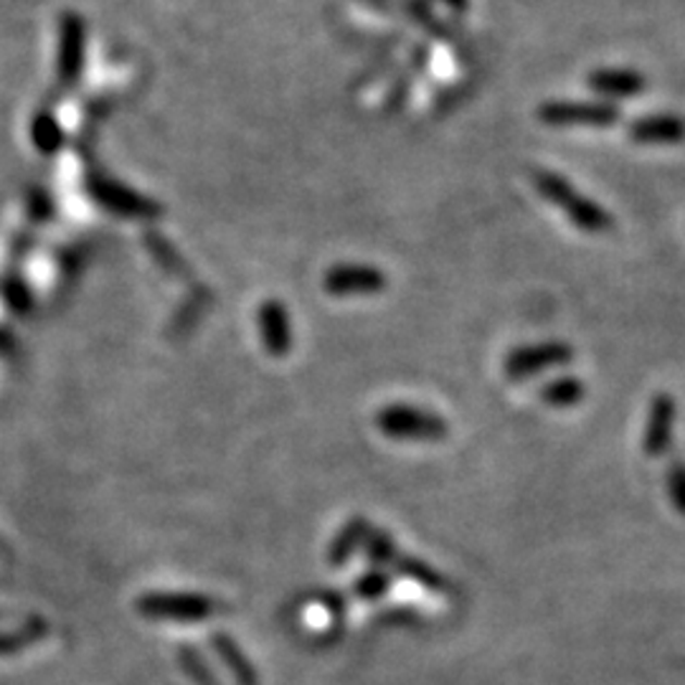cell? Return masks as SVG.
<instances>
[{"instance_id":"obj_11","label":"cell","mask_w":685,"mask_h":685,"mask_svg":"<svg viewBox=\"0 0 685 685\" xmlns=\"http://www.w3.org/2000/svg\"><path fill=\"white\" fill-rule=\"evenodd\" d=\"M211 647L236 685H259V673L254 662L249 660V655L241 650V645L236 643L228 632H213Z\"/></svg>"},{"instance_id":"obj_6","label":"cell","mask_w":685,"mask_h":685,"mask_svg":"<svg viewBox=\"0 0 685 685\" xmlns=\"http://www.w3.org/2000/svg\"><path fill=\"white\" fill-rule=\"evenodd\" d=\"M571 358H574V350L566 342L561 340H546L536 342V346H523L515 348L513 353L506 358L502 369H506V376L513 381H525L531 376H538L546 369H559V365H566Z\"/></svg>"},{"instance_id":"obj_17","label":"cell","mask_w":685,"mask_h":685,"mask_svg":"<svg viewBox=\"0 0 685 685\" xmlns=\"http://www.w3.org/2000/svg\"><path fill=\"white\" fill-rule=\"evenodd\" d=\"M584 396H586V386H584V381L576 376L553 378L540 388V399H544V403H548V407H556V409L576 407V403L584 401Z\"/></svg>"},{"instance_id":"obj_8","label":"cell","mask_w":685,"mask_h":685,"mask_svg":"<svg viewBox=\"0 0 685 685\" xmlns=\"http://www.w3.org/2000/svg\"><path fill=\"white\" fill-rule=\"evenodd\" d=\"M323 287L333 297H365L386 289L384 272L369 264H335L325 272Z\"/></svg>"},{"instance_id":"obj_4","label":"cell","mask_w":685,"mask_h":685,"mask_svg":"<svg viewBox=\"0 0 685 685\" xmlns=\"http://www.w3.org/2000/svg\"><path fill=\"white\" fill-rule=\"evenodd\" d=\"M87 194L102 205L104 211L117 213L127 219H160L163 216V205L152 201L148 196H140L137 190L122 186V183L107 178V175L91 173L87 178Z\"/></svg>"},{"instance_id":"obj_21","label":"cell","mask_w":685,"mask_h":685,"mask_svg":"<svg viewBox=\"0 0 685 685\" xmlns=\"http://www.w3.org/2000/svg\"><path fill=\"white\" fill-rule=\"evenodd\" d=\"M388 586H391V574H388L386 569H369L363 576L356 578L353 584V591L358 599L363 601H376L384 597V594L388 591Z\"/></svg>"},{"instance_id":"obj_10","label":"cell","mask_w":685,"mask_h":685,"mask_svg":"<svg viewBox=\"0 0 685 685\" xmlns=\"http://www.w3.org/2000/svg\"><path fill=\"white\" fill-rule=\"evenodd\" d=\"M673 422H675V401L670 399L668 394L655 396V399L650 401V411H647L645 437H643V447L647 454L660 457L668 452Z\"/></svg>"},{"instance_id":"obj_25","label":"cell","mask_w":685,"mask_h":685,"mask_svg":"<svg viewBox=\"0 0 685 685\" xmlns=\"http://www.w3.org/2000/svg\"><path fill=\"white\" fill-rule=\"evenodd\" d=\"M26 203H28L30 219L34 221H51L53 219V201L43 188H38V186L30 188Z\"/></svg>"},{"instance_id":"obj_14","label":"cell","mask_w":685,"mask_h":685,"mask_svg":"<svg viewBox=\"0 0 685 685\" xmlns=\"http://www.w3.org/2000/svg\"><path fill=\"white\" fill-rule=\"evenodd\" d=\"M391 566H394V574L407 578V582H414L416 586H422V589L432 591V594H447L449 589H452L447 578L441 576L437 569L429 566V563L422 561V559H414V556H401L399 553Z\"/></svg>"},{"instance_id":"obj_12","label":"cell","mask_w":685,"mask_h":685,"mask_svg":"<svg viewBox=\"0 0 685 685\" xmlns=\"http://www.w3.org/2000/svg\"><path fill=\"white\" fill-rule=\"evenodd\" d=\"M630 137L647 145H665L685 140V120L675 114H650L630 125Z\"/></svg>"},{"instance_id":"obj_24","label":"cell","mask_w":685,"mask_h":685,"mask_svg":"<svg viewBox=\"0 0 685 685\" xmlns=\"http://www.w3.org/2000/svg\"><path fill=\"white\" fill-rule=\"evenodd\" d=\"M665 485H668V495H670V500H673V506L685 515V462L670 464Z\"/></svg>"},{"instance_id":"obj_1","label":"cell","mask_w":685,"mask_h":685,"mask_svg":"<svg viewBox=\"0 0 685 685\" xmlns=\"http://www.w3.org/2000/svg\"><path fill=\"white\" fill-rule=\"evenodd\" d=\"M536 180V190L546 198L548 203L559 205L566 216L586 234H605L612 228V216L601 209L599 203L589 201V198L578 194L566 178H561L559 173L551 171H536L533 173Z\"/></svg>"},{"instance_id":"obj_16","label":"cell","mask_w":685,"mask_h":685,"mask_svg":"<svg viewBox=\"0 0 685 685\" xmlns=\"http://www.w3.org/2000/svg\"><path fill=\"white\" fill-rule=\"evenodd\" d=\"M30 140H34L36 150L41 155H53L64 148V129H61V122L53 117L51 112H36V117L30 120Z\"/></svg>"},{"instance_id":"obj_2","label":"cell","mask_w":685,"mask_h":685,"mask_svg":"<svg viewBox=\"0 0 685 685\" xmlns=\"http://www.w3.org/2000/svg\"><path fill=\"white\" fill-rule=\"evenodd\" d=\"M137 614L152 622H180L196 624L209 622L224 605L209 594L198 591H148L135 601Z\"/></svg>"},{"instance_id":"obj_7","label":"cell","mask_w":685,"mask_h":685,"mask_svg":"<svg viewBox=\"0 0 685 685\" xmlns=\"http://www.w3.org/2000/svg\"><path fill=\"white\" fill-rule=\"evenodd\" d=\"M538 120L553 127H609L620 120V110L607 102H544L538 107Z\"/></svg>"},{"instance_id":"obj_20","label":"cell","mask_w":685,"mask_h":685,"mask_svg":"<svg viewBox=\"0 0 685 685\" xmlns=\"http://www.w3.org/2000/svg\"><path fill=\"white\" fill-rule=\"evenodd\" d=\"M46 632H49V624H46L43 620H38V616H34V620L21 624L18 630L8 632V635H0V655L15 652V650H21V647H28V645H36L38 639L46 637Z\"/></svg>"},{"instance_id":"obj_18","label":"cell","mask_w":685,"mask_h":685,"mask_svg":"<svg viewBox=\"0 0 685 685\" xmlns=\"http://www.w3.org/2000/svg\"><path fill=\"white\" fill-rule=\"evenodd\" d=\"M178 665L194 685H224L219 681V675L213 673L209 662L203 660V655L198 652L194 645H180L178 647Z\"/></svg>"},{"instance_id":"obj_15","label":"cell","mask_w":685,"mask_h":685,"mask_svg":"<svg viewBox=\"0 0 685 685\" xmlns=\"http://www.w3.org/2000/svg\"><path fill=\"white\" fill-rule=\"evenodd\" d=\"M589 87L605 97H635L645 89V79L637 72L599 68V72L589 74Z\"/></svg>"},{"instance_id":"obj_9","label":"cell","mask_w":685,"mask_h":685,"mask_svg":"<svg viewBox=\"0 0 685 685\" xmlns=\"http://www.w3.org/2000/svg\"><path fill=\"white\" fill-rule=\"evenodd\" d=\"M259 338L272 358H285L292 350V320L279 300H264L259 304Z\"/></svg>"},{"instance_id":"obj_13","label":"cell","mask_w":685,"mask_h":685,"mask_svg":"<svg viewBox=\"0 0 685 685\" xmlns=\"http://www.w3.org/2000/svg\"><path fill=\"white\" fill-rule=\"evenodd\" d=\"M369 528L371 523L365 521L363 515L350 518V521L338 531V536L331 540V546H327V563L335 569L346 566V563L356 556L358 548L363 546Z\"/></svg>"},{"instance_id":"obj_23","label":"cell","mask_w":685,"mask_h":685,"mask_svg":"<svg viewBox=\"0 0 685 685\" xmlns=\"http://www.w3.org/2000/svg\"><path fill=\"white\" fill-rule=\"evenodd\" d=\"M145 241H148V247H150V251H152V257H155L160 264L167 266V270H171V272L186 274V270H183L180 257L175 254L173 247H171V244H167L165 239H160L158 234H148V236H145Z\"/></svg>"},{"instance_id":"obj_5","label":"cell","mask_w":685,"mask_h":685,"mask_svg":"<svg viewBox=\"0 0 685 685\" xmlns=\"http://www.w3.org/2000/svg\"><path fill=\"white\" fill-rule=\"evenodd\" d=\"M84 57H87V23L74 11L61 13L57 49V72L61 84L72 87L79 79L84 72Z\"/></svg>"},{"instance_id":"obj_3","label":"cell","mask_w":685,"mask_h":685,"mask_svg":"<svg viewBox=\"0 0 685 685\" xmlns=\"http://www.w3.org/2000/svg\"><path fill=\"white\" fill-rule=\"evenodd\" d=\"M378 432L399 441H441L449 437V426L439 414L411 403H386L376 414Z\"/></svg>"},{"instance_id":"obj_19","label":"cell","mask_w":685,"mask_h":685,"mask_svg":"<svg viewBox=\"0 0 685 685\" xmlns=\"http://www.w3.org/2000/svg\"><path fill=\"white\" fill-rule=\"evenodd\" d=\"M365 556H369L371 563L376 569H384V566H391V563L396 561V556H399V548H396V540L388 536L386 531L376 528V525H371L369 533H365Z\"/></svg>"},{"instance_id":"obj_22","label":"cell","mask_w":685,"mask_h":685,"mask_svg":"<svg viewBox=\"0 0 685 685\" xmlns=\"http://www.w3.org/2000/svg\"><path fill=\"white\" fill-rule=\"evenodd\" d=\"M3 297H5V302L13 308V312H18V315H26V312H30V304H34V297H30L26 282L18 277L5 279Z\"/></svg>"}]
</instances>
